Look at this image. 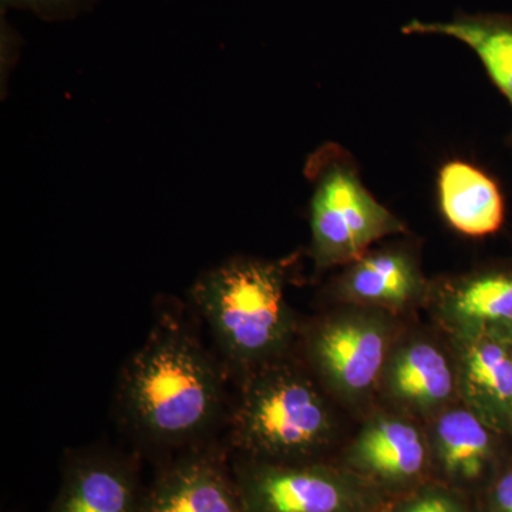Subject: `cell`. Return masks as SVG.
Wrapping results in <instances>:
<instances>
[{
    "instance_id": "6da1fadb",
    "label": "cell",
    "mask_w": 512,
    "mask_h": 512,
    "mask_svg": "<svg viewBox=\"0 0 512 512\" xmlns=\"http://www.w3.org/2000/svg\"><path fill=\"white\" fill-rule=\"evenodd\" d=\"M221 376L190 329L164 318L124 370L121 409L131 429L153 446L194 443L220 417Z\"/></svg>"
},
{
    "instance_id": "7a4b0ae2",
    "label": "cell",
    "mask_w": 512,
    "mask_h": 512,
    "mask_svg": "<svg viewBox=\"0 0 512 512\" xmlns=\"http://www.w3.org/2000/svg\"><path fill=\"white\" fill-rule=\"evenodd\" d=\"M192 299L232 365L254 370L274 362L293 332L284 269L237 259L198 279Z\"/></svg>"
},
{
    "instance_id": "3957f363",
    "label": "cell",
    "mask_w": 512,
    "mask_h": 512,
    "mask_svg": "<svg viewBox=\"0 0 512 512\" xmlns=\"http://www.w3.org/2000/svg\"><path fill=\"white\" fill-rule=\"evenodd\" d=\"M332 436V414L311 379L278 360L251 370L232 420L238 457L303 463Z\"/></svg>"
},
{
    "instance_id": "277c9868",
    "label": "cell",
    "mask_w": 512,
    "mask_h": 512,
    "mask_svg": "<svg viewBox=\"0 0 512 512\" xmlns=\"http://www.w3.org/2000/svg\"><path fill=\"white\" fill-rule=\"evenodd\" d=\"M313 170L312 252L320 268L352 264L373 242L404 232L403 222L367 190L345 151L329 148Z\"/></svg>"
},
{
    "instance_id": "5b68a950",
    "label": "cell",
    "mask_w": 512,
    "mask_h": 512,
    "mask_svg": "<svg viewBox=\"0 0 512 512\" xmlns=\"http://www.w3.org/2000/svg\"><path fill=\"white\" fill-rule=\"evenodd\" d=\"M235 481L247 512H363L365 497L348 476L303 463L237 457Z\"/></svg>"
},
{
    "instance_id": "8992f818",
    "label": "cell",
    "mask_w": 512,
    "mask_h": 512,
    "mask_svg": "<svg viewBox=\"0 0 512 512\" xmlns=\"http://www.w3.org/2000/svg\"><path fill=\"white\" fill-rule=\"evenodd\" d=\"M389 330L367 315H346L313 329L309 356L313 366L340 394L360 396L382 372Z\"/></svg>"
},
{
    "instance_id": "52a82bcc",
    "label": "cell",
    "mask_w": 512,
    "mask_h": 512,
    "mask_svg": "<svg viewBox=\"0 0 512 512\" xmlns=\"http://www.w3.org/2000/svg\"><path fill=\"white\" fill-rule=\"evenodd\" d=\"M140 512H247L232 464L215 448H192L158 471Z\"/></svg>"
},
{
    "instance_id": "ba28073f",
    "label": "cell",
    "mask_w": 512,
    "mask_h": 512,
    "mask_svg": "<svg viewBox=\"0 0 512 512\" xmlns=\"http://www.w3.org/2000/svg\"><path fill=\"white\" fill-rule=\"evenodd\" d=\"M144 491L128 458L84 451L64 461L62 481L47 512H140Z\"/></svg>"
},
{
    "instance_id": "9c48e42d",
    "label": "cell",
    "mask_w": 512,
    "mask_h": 512,
    "mask_svg": "<svg viewBox=\"0 0 512 512\" xmlns=\"http://www.w3.org/2000/svg\"><path fill=\"white\" fill-rule=\"evenodd\" d=\"M461 393L490 430L512 433V350L500 339L461 338Z\"/></svg>"
},
{
    "instance_id": "30bf717a",
    "label": "cell",
    "mask_w": 512,
    "mask_h": 512,
    "mask_svg": "<svg viewBox=\"0 0 512 512\" xmlns=\"http://www.w3.org/2000/svg\"><path fill=\"white\" fill-rule=\"evenodd\" d=\"M441 311L461 338L487 336L512 340V274L483 272L448 282L440 295Z\"/></svg>"
},
{
    "instance_id": "8fae6325",
    "label": "cell",
    "mask_w": 512,
    "mask_h": 512,
    "mask_svg": "<svg viewBox=\"0 0 512 512\" xmlns=\"http://www.w3.org/2000/svg\"><path fill=\"white\" fill-rule=\"evenodd\" d=\"M440 210L467 237H487L503 225L505 204L493 178L467 161H448L437 180Z\"/></svg>"
},
{
    "instance_id": "7c38bea8",
    "label": "cell",
    "mask_w": 512,
    "mask_h": 512,
    "mask_svg": "<svg viewBox=\"0 0 512 512\" xmlns=\"http://www.w3.org/2000/svg\"><path fill=\"white\" fill-rule=\"evenodd\" d=\"M403 33L451 37L470 47L512 110V15L458 13L448 22L412 20L404 26Z\"/></svg>"
},
{
    "instance_id": "4fadbf2b",
    "label": "cell",
    "mask_w": 512,
    "mask_h": 512,
    "mask_svg": "<svg viewBox=\"0 0 512 512\" xmlns=\"http://www.w3.org/2000/svg\"><path fill=\"white\" fill-rule=\"evenodd\" d=\"M424 282L416 261L403 251L365 254L339 279L338 295L348 302L400 309L416 301Z\"/></svg>"
},
{
    "instance_id": "5bb4252c",
    "label": "cell",
    "mask_w": 512,
    "mask_h": 512,
    "mask_svg": "<svg viewBox=\"0 0 512 512\" xmlns=\"http://www.w3.org/2000/svg\"><path fill=\"white\" fill-rule=\"evenodd\" d=\"M353 466L386 481L419 476L426 464V448L416 427L394 417H380L357 437L350 451Z\"/></svg>"
},
{
    "instance_id": "9a60e30c",
    "label": "cell",
    "mask_w": 512,
    "mask_h": 512,
    "mask_svg": "<svg viewBox=\"0 0 512 512\" xmlns=\"http://www.w3.org/2000/svg\"><path fill=\"white\" fill-rule=\"evenodd\" d=\"M390 392L416 409H436L448 402L456 379L446 356L429 343L404 346L387 369Z\"/></svg>"
},
{
    "instance_id": "2e32d148",
    "label": "cell",
    "mask_w": 512,
    "mask_h": 512,
    "mask_svg": "<svg viewBox=\"0 0 512 512\" xmlns=\"http://www.w3.org/2000/svg\"><path fill=\"white\" fill-rule=\"evenodd\" d=\"M436 446L448 476L476 480L490 460V429L471 410H454L437 423Z\"/></svg>"
},
{
    "instance_id": "e0dca14e",
    "label": "cell",
    "mask_w": 512,
    "mask_h": 512,
    "mask_svg": "<svg viewBox=\"0 0 512 512\" xmlns=\"http://www.w3.org/2000/svg\"><path fill=\"white\" fill-rule=\"evenodd\" d=\"M96 0H0L2 10L20 9L35 13L42 19L66 20L93 6Z\"/></svg>"
},
{
    "instance_id": "ac0fdd59",
    "label": "cell",
    "mask_w": 512,
    "mask_h": 512,
    "mask_svg": "<svg viewBox=\"0 0 512 512\" xmlns=\"http://www.w3.org/2000/svg\"><path fill=\"white\" fill-rule=\"evenodd\" d=\"M399 512H461V508L446 494L429 493L404 505Z\"/></svg>"
},
{
    "instance_id": "d6986e66",
    "label": "cell",
    "mask_w": 512,
    "mask_h": 512,
    "mask_svg": "<svg viewBox=\"0 0 512 512\" xmlns=\"http://www.w3.org/2000/svg\"><path fill=\"white\" fill-rule=\"evenodd\" d=\"M494 503L498 512H512V473L501 478L495 487Z\"/></svg>"
}]
</instances>
